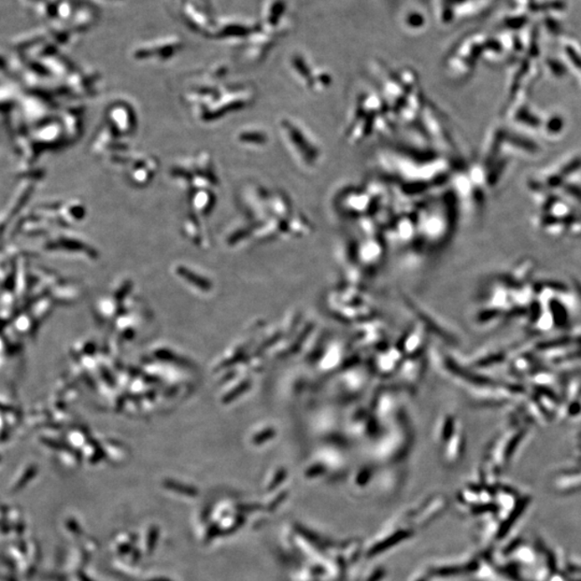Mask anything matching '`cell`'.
<instances>
[{
  "mask_svg": "<svg viewBox=\"0 0 581 581\" xmlns=\"http://www.w3.org/2000/svg\"><path fill=\"white\" fill-rule=\"evenodd\" d=\"M179 274L185 278L189 282H191V284L199 287L200 290L209 291L210 287H212V285H210L207 280L204 279V278L194 275L188 270L182 269L180 270Z\"/></svg>",
  "mask_w": 581,
  "mask_h": 581,
  "instance_id": "cell-1",
  "label": "cell"
},
{
  "mask_svg": "<svg viewBox=\"0 0 581 581\" xmlns=\"http://www.w3.org/2000/svg\"><path fill=\"white\" fill-rule=\"evenodd\" d=\"M249 388V383H243L239 385V387L235 388L231 392H230L226 397L223 399V402L225 404L233 402L234 399H238L240 397L241 394L245 392L246 389Z\"/></svg>",
  "mask_w": 581,
  "mask_h": 581,
  "instance_id": "cell-2",
  "label": "cell"
}]
</instances>
